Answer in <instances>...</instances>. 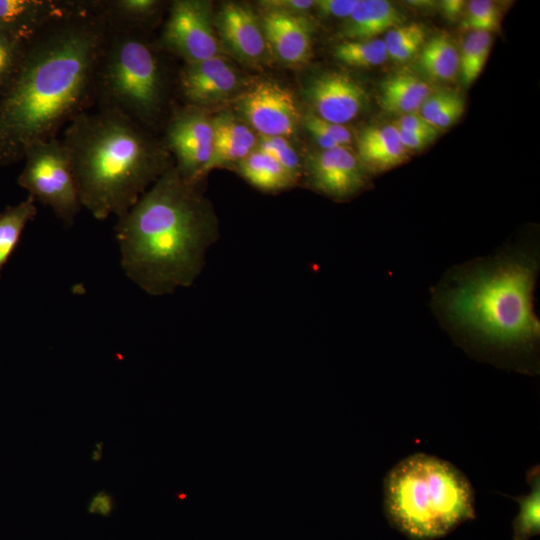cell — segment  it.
<instances>
[{
    "instance_id": "1",
    "label": "cell",
    "mask_w": 540,
    "mask_h": 540,
    "mask_svg": "<svg viewBox=\"0 0 540 540\" xmlns=\"http://www.w3.org/2000/svg\"><path fill=\"white\" fill-rule=\"evenodd\" d=\"M106 32L99 0H68L28 42L23 62L0 94V167L94 106L95 74Z\"/></svg>"
},
{
    "instance_id": "2",
    "label": "cell",
    "mask_w": 540,
    "mask_h": 540,
    "mask_svg": "<svg viewBox=\"0 0 540 540\" xmlns=\"http://www.w3.org/2000/svg\"><path fill=\"white\" fill-rule=\"evenodd\" d=\"M126 276L151 296L192 286L219 238L218 221L198 184L174 165L162 174L115 226Z\"/></svg>"
},
{
    "instance_id": "3",
    "label": "cell",
    "mask_w": 540,
    "mask_h": 540,
    "mask_svg": "<svg viewBox=\"0 0 540 540\" xmlns=\"http://www.w3.org/2000/svg\"><path fill=\"white\" fill-rule=\"evenodd\" d=\"M62 141L82 207L99 220L124 215L173 166L164 145L115 110L80 113L66 126Z\"/></svg>"
},
{
    "instance_id": "4",
    "label": "cell",
    "mask_w": 540,
    "mask_h": 540,
    "mask_svg": "<svg viewBox=\"0 0 540 540\" xmlns=\"http://www.w3.org/2000/svg\"><path fill=\"white\" fill-rule=\"evenodd\" d=\"M538 260L521 250L458 268L435 294L440 316L454 331L501 349L538 341L533 308Z\"/></svg>"
},
{
    "instance_id": "5",
    "label": "cell",
    "mask_w": 540,
    "mask_h": 540,
    "mask_svg": "<svg viewBox=\"0 0 540 540\" xmlns=\"http://www.w3.org/2000/svg\"><path fill=\"white\" fill-rule=\"evenodd\" d=\"M384 511L390 525L410 540H435L475 518L474 491L450 462L417 453L386 475Z\"/></svg>"
},
{
    "instance_id": "6",
    "label": "cell",
    "mask_w": 540,
    "mask_h": 540,
    "mask_svg": "<svg viewBox=\"0 0 540 540\" xmlns=\"http://www.w3.org/2000/svg\"><path fill=\"white\" fill-rule=\"evenodd\" d=\"M166 103L164 63L145 31L106 20L94 106L118 111L146 129L162 116Z\"/></svg>"
},
{
    "instance_id": "7",
    "label": "cell",
    "mask_w": 540,
    "mask_h": 540,
    "mask_svg": "<svg viewBox=\"0 0 540 540\" xmlns=\"http://www.w3.org/2000/svg\"><path fill=\"white\" fill-rule=\"evenodd\" d=\"M24 160L18 184L35 200L50 207L65 225L73 224L82 204L62 139L33 145Z\"/></svg>"
},
{
    "instance_id": "8",
    "label": "cell",
    "mask_w": 540,
    "mask_h": 540,
    "mask_svg": "<svg viewBox=\"0 0 540 540\" xmlns=\"http://www.w3.org/2000/svg\"><path fill=\"white\" fill-rule=\"evenodd\" d=\"M210 4L199 0H175L168 8L159 44L184 61L198 62L218 56Z\"/></svg>"
},
{
    "instance_id": "9",
    "label": "cell",
    "mask_w": 540,
    "mask_h": 540,
    "mask_svg": "<svg viewBox=\"0 0 540 540\" xmlns=\"http://www.w3.org/2000/svg\"><path fill=\"white\" fill-rule=\"evenodd\" d=\"M164 146L175 155L174 167L182 179L198 184L213 152L211 119L199 108L188 105L174 112L166 123Z\"/></svg>"
},
{
    "instance_id": "10",
    "label": "cell",
    "mask_w": 540,
    "mask_h": 540,
    "mask_svg": "<svg viewBox=\"0 0 540 540\" xmlns=\"http://www.w3.org/2000/svg\"><path fill=\"white\" fill-rule=\"evenodd\" d=\"M237 109L261 136L287 138L296 132L300 121L292 91L272 80H261L243 92Z\"/></svg>"
},
{
    "instance_id": "11",
    "label": "cell",
    "mask_w": 540,
    "mask_h": 540,
    "mask_svg": "<svg viewBox=\"0 0 540 540\" xmlns=\"http://www.w3.org/2000/svg\"><path fill=\"white\" fill-rule=\"evenodd\" d=\"M306 176L312 189L338 200L358 194L368 180L363 164L349 147L320 150L309 155Z\"/></svg>"
},
{
    "instance_id": "12",
    "label": "cell",
    "mask_w": 540,
    "mask_h": 540,
    "mask_svg": "<svg viewBox=\"0 0 540 540\" xmlns=\"http://www.w3.org/2000/svg\"><path fill=\"white\" fill-rule=\"evenodd\" d=\"M236 70L222 57L184 63L176 77L177 89L188 106L196 108L220 103L240 88Z\"/></svg>"
},
{
    "instance_id": "13",
    "label": "cell",
    "mask_w": 540,
    "mask_h": 540,
    "mask_svg": "<svg viewBox=\"0 0 540 540\" xmlns=\"http://www.w3.org/2000/svg\"><path fill=\"white\" fill-rule=\"evenodd\" d=\"M305 95L319 118L344 125L365 108L367 93L354 78L343 72H324L310 80Z\"/></svg>"
},
{
    "instance_id": "14",
    "label": "cell",
    "mask_w": 540,
    "mask_h": 540,
    "mask_svg": "<svg viewBox=\"0 0 540 540\" xmlns=\"http://www.w3.org/2000/svg\"><path fill=\"white\" fill-rule=\"evenodd\" d=\"M215 24L223 42L238 58L251 64L265 59L268 44L260 18L250 7L225 3L217 13Z\"/></svg>"
},
{
    "instance_id": "15",
    "label": "cell",
    "mask_w": 540,
    "mask_h": 540,
    "mask_svg": "<svg viewBox=\"0 0 540 540\" xmlns=\"http://www.w3.org/2000/svg\"><path fill=\"white\" fill-rule=\"evenodd\" d=\"M272 52L287 65H302L312 51L313 26L304 15L266 10L260 18Z\"/></svg>"
},
{
    "instance_id": "16",
    "label": "cell",
    "mask_w": 540,
    "mask_h": 540,
    "mask_svg": "<svg viewBox=\"0 0 540 540\" xmlns=\"http://www.w3.org/2000/svg\"><path fill=\"white\" fill-rule=\"evenodd\" d=\"M214 130V147L211 158L202 171L205 177L211 170L228 164H238L257 144L249 125L225 112L211 119Z\"/></svg>"
},
{
    "instance_id": "17",
    "label": "cell",
    "mask_w": 540,
    "mask_h": 540,
    "mask_svg": "<svg viewBox=\"0 0 540 540\" xmlns=\"http://www.w3.org/2000/svg\"><path fill=\"white\" fill-rule=\"evenodd\" d=\"M67 1L0 0V29L30 40L58 16Z\"/></svg>"
},
{
    "instance_id": "18",
    "label": "cell",
    "mask_w": 540,
    "mask_h": 540,
    "mask_svg": "<svg viewBox=\"0 0 540 540\" xmlns=\"http://www.w3.org/2000/svg\"><path fill=\"white\" fill-rule=\"evenodd\" d=\"M403 13L386 0H358L345 19L341 35L344 40H369L405 23Z\"/></svg>"
},
{
    "instance_id": "19",
    "label": "cell",
    "mask_w": 540,
    "mask_h": 540,
    "mask_svg": "<svg viewBox=\"0 0 540 540\" xmlns=\"http://www.w3.org/2000/svg\"><path fill=\"white\" fill-rule=\"evenodd\" d=\"M357 147L363 166L374 171L391 169L407 160V150L395 125L365 128L358 137Z\"/></svg>"
},
{
    "instance_id": "20",
    "label": "cell",
    "mask_w": 540,
    "mask_h": 540,
    "mask_svg": "<svg viewBox=\"0 0 540 540\" xmlns=\"http://www.w3.org/2000/svg\"><path fill=\"white\" fill-rule=\"evenodd\" d=\"M432 93L424 80L410 73H397L382 82L380 104L391 113H415Z\"/></svg>"
},
{
    "instance_id": "21",
    "label": "cell",
    "mask_w": 540,
    "mask_h": 540,
    "mask_svg": "<svg viewBox=\"0 0 540 540\" xmlns=\"http://www.w3.org/2000/svg\"><path fill=\"white\" fill-rule=\"evenodd\" d=\"M237 165L241 176L262 191H280L297 183L277 161L257 149Z\"/></svg>"
},
{
    "instance_id": "22",
    "label": "cell",
    "mask_w": 540,
    "mask_h": 540,
    "mask_svg": "<svg viewBox=\"0 0 540 540\" xmlns=\"http://www.w3.org/2000/svg\"><path fill=\"white\" fill-rule=\"evenodd\" d=\"M108 22L145 31L162 12L164 4L158 0H99Z\"/></svg>"
},
{
    "instance_id": "23",
    "label": "cell",
    "mask_w": 540,
    "mask_h": 540,
    "mask_svg": "<svg viewBox=\"0 0 540 540\" xmlns=\"http://www.w3.org/2000/svg\"><path fill=\"white\" fill-rule=\"evenodd\" d=\"M419 63L431 78L450 81L459 71V51L448 34L439 33L420 49Z\"/></svg>"
},
{
    "instance_id": "24",
    "label": "cell",
    "mask_w": 540,
    "mask_h": 540,
    "mask_svg": "<svg viewBox=\"0 0 540 540\" xmlns=\"http://www.w3.org/2000/svg\"><path fill=\"white\" fill-rule=\"evenodd\" d=\"M36 214V200L30 195L0 213V278L1 270L16 248L25 226Z\"/></svg>"
},
{
    "instance_id": "25",
    "label": "cell",
    "mask_w": 540,
    "mask_h": 540,
    "mask_svg": "<svg viewBox=\"0 0 540 540\" xmlns=\"http://www.w3.org/2000/svg\"><path fill=\"white\" fill-rule=\"evenodd\" d=\"M528 479L531 485L530 493L515 498L519 504V512L512 523V540H529L540 533V478L538 467L529 471Z\"/></svg>"
},
{
    "instance_id": "26",
    "label": "cell",
    "mask_w": 540,
    "mask_h": 540,
    "mask_svg": "<svg viewBox=\"0 0 540 540\" xmlns=\"http://www.w3.org/2000/svg\"><path fill=\"white\" fill-rule=\"evenodd\" d=\"M334 56L342 63L358 68H367L384 63L387 49L384 40H344L334 48Z\"/></svg>"
},
{
    "instance_id": "27",
    "label": "cell",
    "mask_w": 540,
    "mask_h": 540,
    "mask_svg": "<svg viewBox=\"0 0 540 540\" xmlns=\"http://www.w3.org/2000/svg\"><path fill=\"white\" fill-rule=\"evenodd\" d=\"M492 45L491 33L472 31L459 52V70L464 85L472 84L481 74Z\"/></svg>"
},
{
    "instance_id": "28",
    "label": "cell",
    "mask_w": 540,
    "mask_h": 540,
    "mask_svg": "<svg viewBox=\"0 0 540 540\" xmlns=\"http://www.w3.org/2000/svg\"><path fill=\"white\" fill-rule=\"evenodd\" d=\"M29 40L0 29V94L17 74Z\"/></svg>"
},
{
    "instance_id": "29",
    "label": "cell",
    "mask_w": 540,
    "mask_h": 540,
    "mask_svg": "<svg viewBox=\"0 0 540 540\" xmlns=\"http://www.w3.org/2000/svg\"><path fill=\"white\" fill-rule=\"evenodd\" d=\"M257 150L277 161L298 182L302 176L299 156L287 138L278 136H260Z\"/></svg>"
},
{
    "instance_id": "30",
    "label": "cell",
    "mask_w": 540,
    "mask_h": 540,
    "mask_svg": "<svg viewBox=\"0 0 540 540\" xmlns=\"http://www.w3.org/2000/svg\"><path fill=\"white\" fill-rule=\"evenodd\" d=\"M501 11L497 3L490 0H472L467 4L462 28L491 33L500 28Z\"/></svg>"
},
{
    "instance_id": "31",
    "label": "cell",
    "mask_w": 540,
    "mask_h": 540,
    "mask_svg": "<svg viewBox=\"0 0 540 540\" xmlns=\"http://www.w3.org/2000/svg\"><path fill=\"white\" fill-rule=\"evenodd\" d=\"M304 123L314 126L341 147H349L352 142L351 131L345 125L327 122L313 112L305 115Z\"/></svg>"
},
{
    "instance_id": "32",
    "label": "cell",
    "mask_w": 540,
    "mask_h": 540,
    "mask_svg": "<svg viewBox=\"0 0 540 540\" xmlns=\"http://www.w3.org/2000/svg\"><path fill=\"white\" fill-rule=\"evenodd\" d=\"M464 109L465 102L463 97L455 92L450 101L440 110L430 124L438 131L440 129H446L460 119Z\"/></svg>"
},
{
    "instance_id": "33",
    "label": "cell",
    "mask_w": 540,
    "mask_h": 540,
    "mask_svg": "<svg viewBox=\"0 0 540 540\" xmlns=\"http://www.w3.org/2000/svg\"><path fill=\"white\" fill-rule=\"evenodd\" d=\"M358 0H318L314 7L325 17L348 18L356 7Z\"/></svg>"
},
{
    "instance_id": "34",
    "label": "cell",
    "mask_w": 540,
    "mask_h": 540,
    "mask_svg": "<svg viewBox=\"0 0 540 540\" xmlns=\"http://www.w3.org/2000/svg\"><path fill=\"white\" fill-rule=\"evenodd\" d=\"M394 125L398 130L404 132L428 134L436 137L438 135V130L416 113L403 115L397 119Z\"/></svg>"
},
{
    "instance_id": "35",
    "label": "cell",
    "mask_w": 540,
    "mask_h": 540,
    "mask_svg": "<svg viewBox=\"0 0 540 540\" xmlns=\"http://www.w3.org/2000/svg\"><path fill=\"white\" fill-rule=\"evenodd\" d=\"M454 94L455 91L450 90L433 92L421 106L420 116L430 124L440 110L450 101Z\"/></svg>"
},
{
    "instance_id": "36",
    "label": "cell",
    "mask_w": 540,
    "mask_h": 540,
    "mask_svg": "<svg viewBox=\"0 0 540 540\" xmlns=\"http://www.w3.org/2000/svg\"><path fill=\"white\" fill-rule=\"evenodd\" d=\"M260 5L266 10H275L291 14H299L310 10L314 7L313 0H268L260 2Z\"/></svg>"
},
{
    "instance_id": "37",
    "label": "cell",
    "mask_w": 540,
    "mask_h": 540,
    "mask_svg": "<svg viewBox=\"0 0 540 540\" xmlns=\"http://www.w3.org/2000/svg\"><path fill=\"white\" fill-rule=\"evenodd\" d=\"M426 33L417 35L413 38H410L396 47L387 51L388 57L392 58L396 62H404L412 58L418 51H420Z\"/></svg>"
},
{
    "instance_id": "38",
    "label": "cell",
    "mask_w": 540,
    "mask_h": 540,
    "mask_svg": "<svg viewBox=\"0 0 540 540\" xmlns=\"http://www.w3.org/2000/svg\"><path fill=\"white\" fill-rule=\"evenodd\" d=\"M398 132L400 140L406 150H417L424 148L436 138V136L428 134L409 133L400 130H398Z\"/></svg>"
},
{
    "instance_id": "39",
    "label": "cell",
    "mask_w": 540,
    "mask_h": 540,
    "mask_svg": "<svg viewBox=\"0 0 540 540\" xmlns=\"http://www.w3.org/2000/svg\"><path fill=\"white\" fill-rule=\"evenodd\" d=\"M465 4L462 0H444L440 3L443 13L450 20H456L462 15Z\"/></svg>"
}]
</instances>
